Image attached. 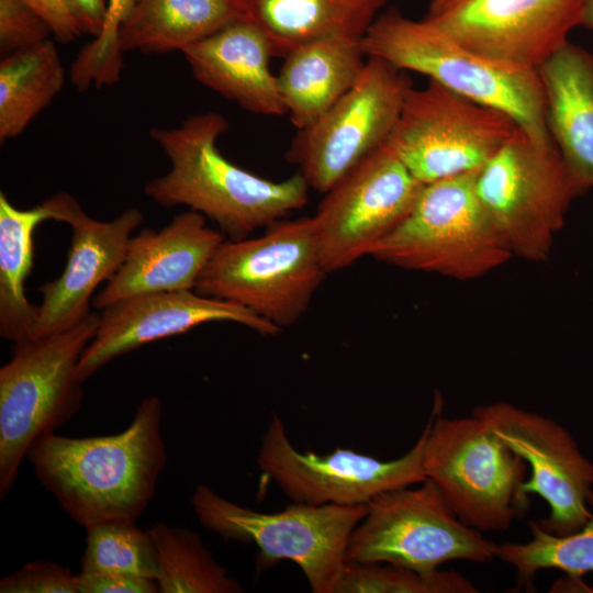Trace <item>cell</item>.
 <instances>
[{"label": "cell", "mask_w": 593, "mask_h": 593, "mask_svg": "<svg viewBox=\"0 0 593 593\" xmlns=\"http://www.w3.org/2000/svg\"><path fill=\"white\" fill-rule=\"evenodd\" d=\"M246 16L240 0H136L119 31L122 52H182Z\"/></svg>", "instance_id": "obj_23"}, {"label": "cell", "mask_w": 593, "mask_h": 593, "mask_svg": "<svg viewBox=\"0 0 593 593\" xmlns=\"http://www.w3.org/2000/svg\"><path fill=\"white\" fill-rule=\"evenodd\" d=\"M198 521L227 540L253 544L264 571L283 559L298 564L314 593H334L346 564L350 536L367 514V504L295 503L275 513L238 505L205 484L191 496Z\"/></svg>", "instance_id": "obj_7"}, {"label": "cell", "mask_w": 593, "mask_h": 593, "mask_svg": "<svg viewBox=\"0 0 593 593\" xmlns=\"http://www.w3.org/2000/svg\"><path fill=\"white\" fill-rule=\"evenodd\" d=\"M472 415L529 466L530 477L522 489L547 502L549 515L538 521L545 530L562 536L585 525L591 516L593 462L561 424L507 402L478 406Z\"/></svg>", "instance_id": "obj_16"}, {"label": "cell", "mask_w": 593, "mask_h": 593, "mask_svg": "<svg viewBox=\"0 0 593 593\" xmlns=\"http://www.w3.org/2000/svg\"><path fill=\"white\" fill-rule=\"evenodd\" d=\"M581 25L593 32V0H585Z\"/></svg>", "instance_id": "obj_37"}, {"label": "cell", "mask_w": 593, "mask_h": 593, "mask_svg": "<svg viewBox=\"0 0 593 593\" xmlns=\"http://www.w3.org/2000/svg\"><path fill=\"white\" fill-rule=\"evenodd\" d=\"M326 273L313 216L282 219L259 237L224 239L194 290L242 305L282 329L305 313Z\"/></svg>", "instance_id": "obj_5"}, {"label": "cell", "mask_w": 593, "mask_h": 593, "mask_svg": "<svg viewBox=\"0 0 593 593\" xmlns=\"http://www.w3.org/2000/svg\"><path fill=\"white\" fill-rule=\"evenodd\" d=\"M585 0H430L424 20L495 63L537 68L581 25Z\"/></svg>", "instance_id": "obj_15"}, {"label": "cell", "mask_w": 593, "mask_h": 593, "mask_svg": "<svg viewBox=\"0 0 593 593\" xmlns=\"http://www.w3.org/2000/svg\"><path fill=\"white\" fill-rule=\"evenodd\" d=\"M0 593H79L78 573L53 561H32L1 579Z\"/></svg>", "instance_id": "obj_33"}, {"label": "cell", "mask_w": 593, "mask_h": 593, "mask_svg": "<svg viewBox=\"0 0 593 593\" xmlns=\"http://www.w3.org/2000/svg\"><path fill=\"white\" fill-rule=\"evenodd\" d=\"M404 71L368 57L355 85L314 123L298 130L287 159L309 188L324 194L387 142L412 88Z\"/></svg>", "instance_id": "obj_12"}, {"label": "cell", "mask_w": 593, "mask_h": 593, "mask_svg": "<svg viewBox=\"0 0 593 593\" xmlns=\"http://www.w3.org/2000/svg\"><path fill=\"white\" fill-rule=\"evenodd\" d=\"M224 239L192 210L177 214L158 232L144 228L131 238L123 265L92 299V306L101 311L133 295L194 290Z\"/></svg>", "instance_id": "obj_19"}, {"label": "cell", "mask_w": 593, "mask_h": 593, "mask_svg": "<svg viewBox=\"0 0 593 593\" xmlns=\"http://www.w3.org/2000/svg\"><path fill=\"white\" fill-rule=\"evenodd\" d=\"M48 22L54 36L61 43L76 40L81 33L61 0H26Z\"/></svg>", "instance_id": "obj_36"}, {"label": "cell", "mask_w": 593, "mask_h": 593, "mask_svg": "<svg viewBox=\"0 0 593 593\" xmlns=\"http://www.w3.org/2000/svg\"><path fill=\"white\" fill-rule=\"evenodd\" d=\"M422 187L385 143L346 172L313 215L325 271L370 256L409 213Z\"/></svg>", "instance_id": "obj_13"}, {"label": "cell", "mask_w": 593, "mask_h": 593, "mask_svg": "<svg viewBox=\"0 0 593 593\" xmlns=\"http://www.w3.org/2000/svg\"><path fill=\"white\" fill-rule=\"evenodd\" d=\"M477 172L423 184L409 213L370 256L460 281L507 262L513 255L478 197Z\"/></svg>", "instance_id": "obj_6"}, {"label": "cell", "mask_w": 593, "mask_h": 593, "mask_svg": "<svg viewBox=\"0 0 593 593\" xmlns=\"http://www.w3.org/2000/svg\"><path fill=\"white\" fill-rule=\"evenodd\" d=\"M163 404L143 399L121 433L68 437L46 433L27 451L38 482L85 529L108 521H137L150 503L167 452Z\"/></svg>", "instance_id": "obj_1"}, {"label": "cell", "mask_w": 593, "mask_h": 593, "mask_svg": "<svg viewBox=\"0 0 593 593\" xmlns=\"http://www.w3.org/2000/svg\"><path fill=\"white\" fill-rule=\"evenodd\" d=\"M537 72L547 128L578 199L593 190V52L568 41Z\"/></svg>", "instance_id": "obj_21"}, {"label": "cell", "mask_w": 593, "mask_h": 593, "mask_svg": "<svg viewBox=\"0 0 593 593\" xmlns=\"http://www.w3.org/2000/svg\"><path fill=\"white\" fill-rule=\"evenodd\" d=\"M361 45L368 57L422 74L471 101L507 114L532 138L552 141L537 70L490 60L459 45L424 19L412 20L395 8L371 22Z\"/></svg>", "instance_id": "obj_3"}, {"label": "cell", "mask_w": 593, "mask_h": 593, "mask_svg": "<svg viewBox=\"0 0 593 593\" xmlns=\"http://www.w3.org/2000/svg\"><path fill=\"white\" fill-rule=\"evenodd\" d=\"M367 506L350 536L346 562H384L428 573L452 560L496 558V544L463 523L429 479L381 493Z\"/></svg>", "instance_id": "obj_10"}, {"label": "cell", "mask_w": 593, "mask_h": 593, "mask_svg": "<svg viewBox=\"0 0 593 593\" xmlns=\"http://www.w3.org/2000/svg\"><path fill=\"white\" fill-rule=\"evenodd\" d=\"M65 83L53 41L3 56L0 61V142L19 137Z\"/></svg>", "instance_id": "obj_26"}, {"label": "cell", "mask_w": 593, "mask_h": 593, "mask_svg": "<svg viewBox=\"0 0 593 593\" xmlns=\"http://www.w3.org/2000/svg\"><path fill=\"white\" fill-rule=\"evenodd\" d=\"M55 219L48 199L19 209L0 191V335L13 344L33 337L38 305L30 303L24 291L33 268V234L42 222Z\"/></svg>", "instance_id": "obj_25"}, {"label": "cell", "mask_w": 593, "mask_h": 593, "mask_svg": "<svg viewBox=\"0 0 593 593\" xmlns=\"http://www.w3.org/2000/svg\"><path fill=\"white\" fill-rule=\"evenodd\" d=\"M478 197L513 256L548 259L575 200L553 144L532 138L518 126L477 172Z\"/></svg>", "instance_id": "obj_9"}, {"label": "cell", "mask_w": 593, "mask_h": 593, "mask_svg": "<svg viewBox=\"0 0 593 593\" xmlns=\"http://www.w3.org/2000/svg\"><path fill=\"white\" fill-rule=\"evenodd\" d=\"M136 0H108V13L101 34L77 54L71 68V83L80 91L113 86L120 81L123 58L119 31Z\"/></svg>", "instance_id": "obj_31"}, {"label": "cell", "mask_w": 593, "mask_h": 593, "mask_svg": "<svg viewBox=\"0 0 593 593\" xmlns=\"http://www.w3.org/2000/svg\"><path fill=\"white\" fill-rule=\"evenodd\" d=\"M80 571L157 580L156 547L136 521H108L86 529Z\"/></svg>", "instance_id": "obj_29"}, {"label": "cell", "mask_w": 593, "mask_h": 593, "mask_svg": "<svg viewBox=\"0 0 593 593\" xmlns=\"http://www.w3.org/2000/svg\"><path fill=\"white\" fill-rule=\"evenodd\" d=\"M266 34L273 57L325 37H362L374 13L351 0H240Z\"/></svg>", "instance_id": "obj_24"}, {"label": "cell", "mask_w": 593, "mask_h": 593, "mask_svg": "<svg viewBox=\"0 0 593 593\" xmlns=\"http://www.w3.org/2000/svg\"><path fill=\"white\" fill-rule=\"evenodd\" d=\"M365 56L361 37L333 36L306 43L283 58L278 85L298 130L314 123L355 85Z\"/></svg>", "instance_id": "obj_22"}, {"label": "cell", "mask_w": 593, "mask_h": 593, "mask_svg": "<svg viewBox=\"0 0 593 593\" xmlns=\"http://www.w3.org/2000/svg\"><path fill=\"white\" fill-rule=\"evenodd\" d=\"M532 538L526 542L496 545L495 557L512 566L517 583L529 586L540 570L557 569L575 580L593 573V496L591 516L583 527L569 535H553L538 521L529 522Z\"/></svg>", "instance_id": "obj_28"}, {"label": "cell", "mask_w": 593, "mask_h": 593, "mask_svg": "<svg viewBox=\"0 0 593 593\" xmlns=\"http://www.w3.org/2000/svg\"><path fill=\"white\" fill-rule=\"evenodd\" d=\"M149 532L156 547L160 593L244 592L198 533L165 523H156Z\"/></svg>", "instance_id": "obj_27"}, {"label": "cell", "mask_w": 593, "mask_h": 593, "mask_svg": "<svg viewBox=\"0 0 593 593\" xmlns=\"http://www.w3.org/2000/svg\"><path fill=\"white\" fill-rule=\"evenodd\" d=\"M351 1L376 14L389 0H351Z\"/></svg>", "instance_id": "obj_38"}, {"label": "cell", "mask_w": 593, "mask_h": 593, "mask_svg": "<svg viewBox=\"0 0 593 593\" xmlns=\"http://www.w3.org/2000/svg\"><path fill=\"white\" fill-rule=\"evenodd\" d=\"M194 78L242 109L262 115L287 113L266 34L243 16L181 52Z\"/></svg>", "instance_id": "obj_20"}, {"label": "cell", "mask_w": 593, "mask_h": 593, "mask_svg": "<svg viewBox=\"0 0 593 593\" xmlns=\"http://www.w3.org/2000/svg\"><path fill=\"white\" fill-rule=\"evenodd\" d=\"M100 313L41 338L13 344L0 368V497L12 490L31 445L81 409L78 363L96 334Z\"/></svg>", "instance_id": "obj_4"}, {"label": "cell", "mask_w": 593, "mask_h": 593, "mask_svg": "<svg viewBox=\"0 0 593 593\" xmlns=\"http://www.w3.org/2000/svg\"><path fill=\"white\" fill-rule=\"evenodd\" d=\"M52 34V26L26 0H0L1 57L36 46Z\"/></svg>", "instance_id": "obj_32"}, {"label": "cell", "mask_w": 593, "mask_h": 593, "mask_svg": "<svg viewBox=\"0 0 593 593\" xmlns=\"http://www.w3.org/2000/svg\"><path fill=\"white\" fill-rule=\"evenodd\" d=\"M440 409L437 401L425 426L426 479L470 527L507 530L529 508L527 463L474 415L448 418Z\"/></svg>", "instance_id": "obj_8"}, {"label": "cell", "mask_w": 593, "mask_h": 593, "mask_svg": "<svg viewBox=\"0 0 593 593\" xmlns=\"http://www.w3.org/2000/svg\"><path fill=\"white\" fill-rule=\"evenodd\" d=\"M217 321L235 322L264 336L281 331L242 305L195 290L133 295L101 310L96 334L79 359L78 377L85 382L116 357Z\"/></svg>", "instance_id": "obj_18"}, {"label": "cell", "mask_w": 593, "mask_h": 593, "mask_svg": "<svg viewBox=\"0 0 593 593\" xmlns=\"http://www.w3.org/2000/svg\"><path fill=\"white\" fill-rule=\"evenodd\" d=\"M79 593H159L157 580L119 574L78 573Z\"/></svg>", "instance_id": "obj_34"}, {"label": "cell", "mask_w": 593, "mask_h": 593, "mask_svg": "<svg viewBox=\"0 0 593 593\" xmlns=\"http://www.w3.org/2000/svg\"><path fill=\"white\" fill-rule=\"evenodd\" d=\"M425 438L424 428L405 455L389 461L340 447L326 455L301 452L290 443L283 422L273 414L261 437L257 462L264 474L295 503L368 504L381 493L426 480Z\"/></svg>", "instance_id": "obj_14"}, {"label": "cell", "mask_w": 593, "mask_h": 593, "mask_svg": "<svg viewBox=\"0 0 593 593\" xmlns=\"http://www.w3.org/2000/svg\"><path fill=\"white\" fill-rule=\"evenodd\" d=\"M80 33L98 37L104 26L108 0H61Z\"/></svg>", "instance_id": "obj_35"}, {"label": "cell", "mask_w": 593, "mask_h": 593, "mask_svg": "<svg viewBox=\"0 0 593 593\" xmlns=\"http://www.w3.org/2000/svg\"><path fill=\"white\" fill-rule=\"evenodd\" d=\"M477 586L461 573L436 570L424 573L381 563L346 562L334 593H475Z\"/></svg>", "instance_id": "obj_30"}, {"label": "cell", "mask_w": 593, "mask_h": 593, "mask_svg": "<svg viewBox=\"0 0 593 593\" xmlns=\"http://www.w3.org/2000/svg\"><path fill=\"white\" fill-rule=\"evenodd\" d=\"M49 200L56 221L69 224L72 236L63 273L38 288L43 301L32 339L68 329L91 313L92 293L121 268L131 235L144 221L137 208L102 222L90 217L67 192Z\"/></svg>", "instance_id": "obj_17"}, {"label": "cell", "mask_w": 593, "mask_h": 593, "mask_svg": "<svg viewBox=\"0 0 593 593\" xmlns=\"http://www.w3.org/2000/svg\"><path fill=\"white\" fill-rule=\"evenodd\" d=\"M516 127L507 114L429 80L409 90L385 144L426 184L479 171Z\"/></svg>", "instance_id": "obj_11"}, {"label": "cell", "mask_w": 593, "mask_h": 593, "mask_svg": "<svg viewBox=\"0 0 593 593\" xmlns=\"http://www.w3.org/2000/svg\"><path fill=\"white\" fill-rule=\"evenodd\" d=\"M228 127L216 112L190 116L174 128L153 127L150 137L170 169L147 182L144 193L166 208L189 206L212 220L228 239L238 240L303 208L309 186L299 172L273 181L227 160L217 139Z\"/></svg>", "instance_id": "obj_2"}]
</instances>
